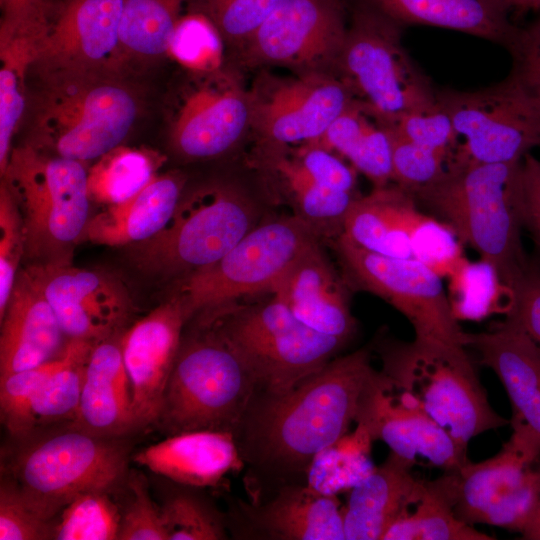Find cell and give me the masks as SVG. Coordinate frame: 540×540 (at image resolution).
<instances>
[{"instance_id":"obj_28","label":"cell","mask_w":540,"mask_h":540,"mask_svg":"<svg viewBox=\"0 0 540 540\" xmlns=\"http://www.w3.org/2000/svg\"><path fill=\"white\" fill-rule=\"evenodd\" d=\"M413 466L390 452L348 491L342 505L345 540H383L389 527L421 493L424 479L414 476Z\"/></svg>"},{"instance_id":"obj_34","label":"cell","mask_w":540,"mask_h":540,"mask_svg":"<svg viewBox=\"0 0 540 540\" xmlns=\"http://www.w3.org/2000/svg\"><path fill=\"white\" fill-rule=\"evenodd\" d=\"M460 520L438 479L425 480L421 493L389 527L383 540H491Z\"/></svg>"},{"instance_id":"obj_1","label":"cell","mask_w":540,"mask_h":540,"mask_svg":"<svg viewBox=\"0 0 540 540\" xmlns=\"http://www.w3.org/2000/svg\"><path fill=\"white\" fill-rule=\"evenodd\" d=\"M371 352L337 356L284 393L257 391L235 434L253 501L306 484L316 454L350 431L373 369Z\"/></svg>"},{"instance_id":"obj_11","label":"cell","mask_w":540,"mask_h":540,"mask_svg":"<svg viewBox=\"0 0 540 540\" xmlns=\"http://www.w3.org/2000/svg\"><path fill=\"white\" fill-rule=\"evenodd\" d=\"M401 27L356 1L336 63L354 98L386 122L437 102L436 90L402 45Z\"/></svg>"},{"instance_id":"obj_44","label":"cell","mask_w":540,"mask_h":540,"mask_svg":"<svg viewBox=\"0 0 540 540\" xmlns=\"http://www.w3.org/2000/svg\"><path fill=\"white\" fill-rule=\"evenodd\" d=\"M0 50L17 48L34 54L59 8L56 0H0Z\"/></svg>"},{"instance_id":"obj_26","label":"cell","mask_w":540,"mask_h":540,"mask_svg":"<svg viewBox=\"0 0 540 540\" xmlns=\"http://www.w3.org/2000/svg\"><path fill=\"white\" fill-rule=\"evenodd\" d=\"M133 460L172 482L204 489L245 468L234 434L215 430L169 435L137 452Z\"/></svg>"},{"instance_id":"obj_18","label":"cell","mask_w":540,"mask_h":540,"mask_svg":"<svg viewBox=\"0 0 540 540\" xmlns=\"http://www.w3.org/2000/svg\"><path fill=\"white\" fill-rule=\"evenodd\" d=\"M251 94L252 127L270 148L319 140L356 100L340 77L322 72H305Z\"/></svg>"},{"instance_id":"obj_20","label":"cell","mask_w":540,"mask_h":540,"mask_svg":"<svg viewBox=\"0 0 540 540\" xmlns=\"http://www.w3.org/2000/svg\"><path fill=\"white\" fill-rule=\"evenodd\" d=\"M187 322L181 302L172 296L133 323L121 336L137 428L156 424L158 420Z\"/></svg>"},{"instance_id":"obj_51","label":"cell","mask_w":540,"mask_h":540,"mask_svg":"<svg viewBox=\"0 0 540 540\" xmlns=\"http://www.w3.org/2000/svg\"><path fill=\"white\" fill-rule=\"evenodd\" d=\"M53 522L40 517L28 504L16 482L2 474L0 540L52 539Z\"/></svg>"},{"instance_id":"obj_42","label":"cell","mask_w":540,"mask_h":540,"mask_svg":"<svg viewBox=\"0 0 540 540\" xmlns=\"http://www.w3.org/2000/svg\"><path fill=\"white\" fill-rule=\"evenodd\" d=\"M167 54L194 73H213L222 65L223 36L206 13L194 8L179 18Z\"/></svg>"},{"instance_id":"obj_41","label":"cell","mask_w":540,"mask_h":540,"mask_svg":"<svg viewBox=\"0 0 540 540\" xmlns=\"http://www.w3.org/2000/svg\"><path fill=\"white\" fill-rule=\"evenodd\" d=\"M53 522L56 540H118L121 513L108 491L77 495Z\"/></svg>"},{"instance_id":"obj_30","label":"cell","mask_w":540,"mask_h":540,"mask_svg":"<svg viewBox=\"0 0 540 540\" xmlns=\"http://www.w3.org/2000/svg\"><path fill=\"white\" fill-rule=\"evenodd\" d=\"M397 24L449 29L505 46L519 27L494 0H357Z\"/></svg>"},{"instance_id":"obj_52","label":"cell","mask_w":540,"mask_h":540,"mask_svg":"<svg viewBox=\"0 0 540 540\" xmlns=\"http://www.w3.org/2000/svg\"><path fill=\"white\" fill-rule=\"evenodd\" d=\"M132 499L121 513L118 540H168L161 508L149 495L140 475L130 479Z\"/></svg>"},{"instance_id":"obj_6","label":"cell","mask_w":540,"mask_h":540,"mask_svg":"<svg viewBox=\"0 0 540 540\" xmlns=\"http://www.w3.org/2000/svg\"><path fill=\"white\" fill-rule=\"evenodd\" d=\"M259 223V207L245 191L208 185L183 194L164 227L128 254L146 274L181 279L219 260Z\"/></svg>"},{"instance_id":"obj_29","label":"cell","mask_w":540,"mask_h":540,"mask_svg":"<svg viewBox=\"0 0 540 540\" xmlns=\"http://www.w3.org/2000/svg\"><path fill=\"white\" fill-rule=\"evenodd\" d=\"M184 183L179 174H157L133 197L90 217L81 241L130 246L153 237L173 214Z\"/></svg>"},{"instance_id":"obj_36","label":"cell","mask_w":540,"mask_h":540,"mask_svg":"<svg viewBox=\"0 0 540 540\" xmlns=\"http://www.w3.org/2000/svg\"><path fill=\"white\" fill-rule=\"evenodd\" d=\"M162 157L148 150L118 146L88 170L90 201L112 206L137 194L158 173Z\"/></svg>"},{"instance_id":"obj_31","label":"cell","mask_w":540,"mask_h":540,"mask_svg":"<svg viewBox=\"0 0 540 540\" xmlns=\"http://www.w3.org/2000/svg\"><path fill=\"white\" fill-rule=\"evenodd\" d=\"M418 212L413 195L400 186L374 187L353 201L342 235L373 253L413 258L409 235Z\"/></svg>"},{"instance_id":"obj_33","label":"cell","mask_w":540,"mask_h":540,"mask_svg":"<svg viewBox=\"0 0 540 540\" xmlns=\"http://www.w3.org/2000/svg\"><path fill=\"white\" fill-rule=\"evenodd\" d=\"M265 164L275 172L292 202L294 215L311 226L322 238L342 234L346 214L359 196L324 187L313 180L283 148L266 147Z\"/></svg>"},{"instance_id":"obj_2","label":"cell","mask_w":540,"mask_h":540,"mask_svg":"<svg viewBox=\"0 0 540 540\" xmlns=\"http://www.w3.org/2000/svg\"><path fill=\"white\" fill-rule=\"evenodd\" d=\"M520 162L451 165L437 182L412 194L514 292L531 263L521 240Z\"/></svg>"},{"instance_id":"obj_17","label":"cell","mask_w":540,"mask_h":540,"mask_svg":"<svg viewBox=\"0 0 540 540\" xmlns=\"http://www.w3.org/2000/svg\"><path fill=\"white\" fill-rule=\"evenodd\" d=\"M68 339L93 344L117 335L134 310L125 284L106 272L69 264L26 268Z\"/></svg>"},{"instance_id":"obj_23","label":"cell","mask_w":540,"mask_h":540,"mask_svg":"<svg viewBox=\"0 0 540 540\" xmlns=\"http://www.w3.org/2000/svg\"><path fill=\"white\" fill-rule=\"evenodd\" d=\"M269 294L310 328L348 343L357 325L346 287L320 242L306 250Z\"/></svg>"},{"instance_id":"obj_14","label":"cell","mask_w":540,"mask_h":540,"mask_svg":"<svg viewBox=\"0 0 540 540\" xmlns=\"http://www.w3.org/2000/svg\"><path fill=\"white\" fill-rule=\"evenodd\" d=\"M333 246L351 288L378 296L411 324L414 337L466 347L442 278L414 258H396L365 250L339 235Z\"/></svg>"},{"instance_id":"obj_54","label":"cell","mask_w":540,"mask_h":540,"mask_svg":"<svg viewBox=\"0 0 540 540\" xmlns=\"http://www.w3.org/2000/svg\"><path fill=\"white\" fill-rule=\"evenodd\" d=\"M508 50L512 56L510 75L540 101V17L526 27H519Z\"/></svg>"},{"instance_id":"obj_47","label":"cell","mask_w":540,"mask_h":540,"mask_svg":"<svg viewBox=\"0 0 540 540\" xmlns=\"http://www.w3.org/2000/svg\"><path fill=\"white\" fill-rule=\"evenodd\" d=\"M388 130L392 139V181L396 185L413 194L437 182L448 171V157Z\"/></svg>"},{"instance_id":"obj_40","label":"cell","mask_w":540,"mask_h":540,"mask_svg":"<svg viewBox=\"0 0 540 540\" xmlns=\"http://www.w3.org/2000/svg\"><path fill=\"white\" fill-rule=\"evenodd\" d=\"M449 297L452 311L458 321L480 320L492 312L507 316L515 301V292L500 280L494 269L484 261L472 263L469 260L451 277Z\"/></svg>"},{"instance_id":"obj_3","label":"cell","mask_w":540,"mask_h":540,"mask_svg":"<svg viewBox=\"0 0 540 540\" xmlns=\"http://www.w3.org/2000/svg\"><path fill=\"white\" fill-rule=\"evenodd\" d=\"M182 335L156 424L169 435L215 430L236 434L258 380L211 322L197 319Z\"/></svg>"},{"instance_id":"obj_45","label":"cell","mask_w":540,"mask_h":540,"mask_svg":"<svg viewBox=\"0 0 540 540\" xmlns=\"http://www.w3.org/2000/svg\"><path fill=\"white\" fill-rule=\"evenodd\" d=\"M0 172L3 176L11 154V142L25 109L24 76L32 57L20 50H0Z\"/></svg>"},{"instance_id":"obj_24","label":"cell","mask_w":540,"mask_h":540,"mask_svg":"<svg viewBox=\"0 0 540 540\" xmlns=\"http://www.w3.org/2000/svg\"><path fill=\"white\" fill-rule=\"evenodd\" d=\"M466 347L501 381L511 404L510 423L540 434V346L514 317L505 316L488 331L466 333Z\"/></svg>"},{"instance_id":"obj_38","label":"cell","mask_w":540,"mask_h":540,"mask_svg":"<svg viewBox=\"0 0 540 540\" xmlns=\"http://www.w3.org/2000/svg\"><path fill=\"white\" fill-rule=\"evenodd\" d=\"M185 0H125L119 41L125 52L145 57L167 53Z\"/></svg>"},{"instance_id":"obj_12","label":"cell","mask_w":540,"mask_h":540,"mask_svg":"<svg viewBox=\"0 0 540 540\" xmlns=\"http://www.w3.org/2000/svg\"><path fill=\"white\" fill-rule=\"evenodd\" d=\"M510 425L509 439L494 456L468 461L437 479L463 522L522 534L538 496L540 434L523 424Z\"/></svg>"},{"instance_id":"obj_57","label":"cell","mask_w":540,"mask_h":540,"mask_svg":"<svg viewBox=\"0 0 540 540\" xmlns=\"http://www.w3.org/2000/svg\"><path fill=\"white\" fill-rule=\"evenodd\" d=\"M505 12L527 13L530 11H540V0H494Z\"/></svg>"},{"instance_id":"obj_22","label":"cell","mask_w":540,"mask_h":540,"mask_svg":"<svg viewBox=\"0 0 540 540\" xmlns=\"http://www.w3.org/2000/svg\"><path fill=\"white\" fill-rule=\"evenodd\" d=\"M125 0H67L38 43L33 63L50 74L100 72L121 49Z\"/></svg>"},{"instance_id":"obj_10","label":"cell","mask_w":540,"mask_h":540,"mask_svg":"<svg viewBox=\"0 0 540 540\" xmlns=\"http://www.w3.org/2000/svg\"><path fill=\"white\" fill-rule=\"evenodd\" d=\"M320 238L294 214L260 222L219 260L179 279L173 296L189 321L239 299L270 293Z\"/></svg>"},{"instance_id":"obj_9","label":"cell","mask_w":540,"mask_h":540,"mask_svg":"<svg viewBox=\"0 0 540 540\" xmlns=\"http://www.w3.org/2000/svg\"><path fill=\"white\" fill-rule=\"evenodd\" d=\"M115 438L69 425L66 430L24 443L2 474L16 482L40 517L54 521L77 495L95 490L110 492L123 480L128 451Z\"/></svg>"},{"instance_id":"obj_13","label":"cell","mask_w":540,"mask_h":540,"mask_svg":"<svg viewBox=\"0 0 540 540\" xmlns=\"http://www.w3.org/2000/svg\"><path fill=\"white\" fill-rule=\"evenodd\" d=\"M458 137L450 165L514 163L540 146V101L510 74L475 91L436 90Z\"/></svg>"},{"instance_id":"obj_50","label":"cell","mask_w":540,"mask_h":540,"mask_svg":"<svg viewBox=\"0 0 540 540\" xmlns=\"http://www.w3.org/2000/svg\"><path fill=\"white\" fill-rule=\"evenodd\" d=\"M283 0H198L223 38L244 44Z\"/></svg>"},{"instance_id":"obj_56","label":"cell","mask_w":540,"mask_h":540,"mask_svg":"<svg viewBox=\"0 0 540 540\" xmlns=\"http://www.w3.org/2000/svg\"><path fill=\"white\" fill-rule=\"evenodd\" d=\"M514 317L540 346V266L530 263L515 290Z\"/></svg>"},{"instance_id":"obj_37","label":"cell","mask_w":540,"mask_h":540,"mask_svg":"<svg viewBox=\"0 0 540 540\" xmlns=\"http://www.w3.org/2000/svg\"><path fill=\"white\" fill-rule=\"evenodd\" d=\"M372 442L366 430L357 425L354 431L316 454L308 468L306 484L330 496L348 492L375 468L370 457Z\"/></svg>"},{"instance_id":"obj_39","label":"cell","mask_w":540,"mask_h":540,"mask_svg":"<svg viewBox=\"0 0 540 540\" xmlns=\"http://www.w3.org/2000/svg\"><path fill=\"white\" fill-rule=\"evenodd\" d=\"M173 483L160 506L168 540L227 539V515L207 497L204 488Z\"/></svg>"},{"instance_id":"obj_49","label":"cell","mask_w":540,"mask_h":540,"mask_svg":"<svg viewBox=\"0 0 540 540\" xmlns=\"http://www.w3.org/2000/svg\"><path fill=\"white\" fill-rule=\"evenodd\" d=\"M25 255L23 220L7 185L0 188V319L10 299L21 257Z\"/></svg>"},{"instance_id":"obj_58","label":"cell","mask_w":540,"mask_h":540,"mask_svg":"<svg viewBox=\"0 0 540 540\" xmlns=\"http://www.w3.org/2000/svg\"><path fill=\"white\" fill-rule=\"evenodd\" d=\"M539 489L536 504L532 513V516L521 534L522 539L526 540H540V459H539Z\"/></svg>"},{"instance_id":"obj_25","label":"cell","mask_w":540,"mask_h":540,"mask_svg":"<svg viewBox=\"0 0 540 540\" xmlns=\"http://www.w3.org/2000/svg\"><path fill=\"white\" fill-rule=\"evenodd\" d=\"M0 320V377L51 361L66 347L52 307L26 269L18 273Z\"/></svg>"},{"instance_id":"obj_5","label":"cell","mask_w":540,"mask_h":540,"mask_svg":"<svg viewBox=\"0 0 540 540\" xmlns=\"http://www.w3.org/2000/svg\"><path fill=\"white\" fill-rule=\"evenodd\" d=\"M4 183L23 220L25 255L38 264H69L90 219L84 163L29 143L13 148Z\"/></svg>"},{"instance_id":"obj_48","label":"cell","mask_w":540,"mask_h":540,"mask_svg":"<svg viewBox=\"0 0 540 540\" xmlns=\"http://www.w3.org/2000/svg\"><path fill=\"white\" fill-rule=\"evenodd\" d=\"M384 122L397 135L442 154L452 161L458 137L449 115L438 101L429 107Z\"/></svg>"},{"instance_id":"obj_27","label":"cell","mask_w":540,"mask_h":540,"mask_svg":"<svg viewBox=\"0 0 540 540\" xmlns=\"http://www.w3.org/2000/svg\"><path fill=\"white\" fill-rule=\"evenodd\" d=\"M120 339L115 335L93 344L79 406L69 425L102 437H118L137 428Z\"/></svg>"},{"instance_id":"obj_53","label":"cell","mask_w":540,"mask_h":540,"mask_svg":"<svg viewBox=\"0 0 540 540\" xmlns=\"http://www.w3.org/2000/svg\"><path fill=\"white\" fill-rule=\"evenodd\" d=\"M304 171L320 185L356 194L357 171L335 152L317 142L301 144L291 154Z\"/></svg>"},{"instance_id":"obj_35","label":"cell","mask_w":540,"mask_h":540,"mask_svg":"<svg viewBox=\"0 0 540 540\" xmlns=\"http://www.w3.org/2000/svg\"><path fill=\"white\" fill-rule=\"evenodd\" d=\"M93 343L69 339L61 363L35 389L29 404L33 431L38 425L69 423L77 412L85 365Z\"/></svg>"},{"instance_id":"obj_15","label":"cell","mask_w":540,"mask_h":540,"mask_svg":"<svg viewBox=\"0 0 540 540\" xmlns=\"http://www.w3.org/2000/svg\"><path fill=\"white\" fill-rule=\"evenodd\" d=\"M346 0H283L243 44L250 64L305 72L336 66L347 30Z\"/></svg>"},{"instance_id":"obj_19","label":"cell","mask_w":540,"mask_h":540,"mask_svg":"<svg viewBox=\"0 0 540 540\" xmlns=\"http://www.w3.org/2000/svg\"><path fill=\"white\" fill-rule=\"evenodd\" d=\"M182 97L172 121L174 150L192 160L220 156L252 127V94L220 70L202 74Z\"/></svg>"},{"instance_id":"obj_16","label":"cell","mask_w":540,"mask_h":540,"mask_svg":"<svg viewBox=\"0 0 540 540\" xmlns=\"http://www.w3.org/2000/svg\"><path fill=\"white\" fill-rule=\"evenodd\" d=\"M355 423L372 441H382L394 455L415 465L456 470L467 463L460 446L408 395L372 369L361 391Z\"/></svg>"},{"instance_id":"obj_21","label":"cell","mask_w":540,"mask_h":540,"mask_svg":"<svg viewBox=\"0 0 540 540\" xmlns=\"http://www.w3.org/2000/svg\"><path fill=\"white\" fill-rule=\"evenodd\" d=\"M227 519L238 539L345 540L338 496L307 484L282 486L258 501L238 499Z\"/></svg>"},{"instance_id":"obj_7","label":"cell","mask_w":540,"mask_h":540,"mask_svg":"<svg viewBox=\"0 0 540 540\" xmlns=\"http://www.w3.org/2000/svg\"><path fill=\"white\" fill-rule=\"evenodd\" d=\"M99 74H51L30 145L83 163L121 145L135 122L137 103L124 85Z\"/></svg>"},{"instance_id":"obj_8","label":"cell","mask_w":540,"mask_h":540,"mask_svg":"<svg viewBox=\"0 0 540 540\" xmlns=\"http://www.w3.org/2000/svg\"><path fill=\"white\" fill-rule=\"evenodd\" d=\"M194 318L213 323L239 352L260 390L284 393L318 372L347 344L300 320L274 295L231 304Z\"/></svg>"},{"instance_id":"obj_32","label":"cell","mask_w":540,"mask_h":540,"mask_svg":"<svg viewBox=\"0 0 540 540\" xmlns=\"http://www.w3.org/2000/svg\"><path fill=\"white\" fill-rule=\"evenodd\" d=\"M345 157L374 187L392 181V139L386 123L355 100L315 141Z\"/></svg>"},{"instance_id":"obj_46","label":"cell","mask_w":540,"mask_h":540,"mask_svg":"<svg viewBox=\"0 0 540 540\" xmlns=\"http://www.w3.org/2000/svg\"><path fill=\"white\" fill-rule=\"evenodd\" d=\"M63 353L40 366L0 377L1 419L12 436L23 439L33 432L29 417L31 397L39 383L59 366Z\"/></svg>"},{"instance_id":"obj_4","label":"cell","mask_w":540,"mask_h":540,"mask_svg":"<svg viewBox=\"0 0 540 540\" xmlns=\"http://www.w3.org/2000/svg\"><path fill=\"white\" fill-rule=\"evenodd\" d=\"M381 372L460 446L510 424L489 402L465 346L414 337L377 343Z\"/></svg>"},{"instance_id":"obj_55","label":"cell","mask_w":540,"mask_h":540,"mask_svg":"<svg viewBox=\"0 0 540 540\" xmlns=\"http://www.w3.org/2000/svg\"><path fill=\"white\" fill-rule=\"evenodd\" d=\"M518 210L522 228L529 232L540 252V159L531 152L519 165Z\"/></svg>"},{"instance_id":"obj_43","label":"cell","mask_w":540,"mask_h":540,"mask_svg":"<svg viewBox=\"0 0 540 540\" xmlns=\"http://www.w3.org/2000/svg\"><path fill=\"white\" fill-rule=\"evenodd\" d=\"M409 238L413 258L428 266L441 278L451 277L468 260L453 229L420 210L413 221Z\"/></svg>"}]
</instances>
